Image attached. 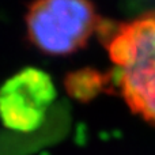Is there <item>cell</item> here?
<instances>
[{
	"mask_svg": "<svg viewBox=\"0 0 155 155\" xmlns=\"http://www.w3.org/2000/svg\"><path fill=\"white\" fill-rule=\"evenodd\" d=\"M106 49L124 102L155 125V10L118 25Z\"/></svg>",
	"mask_w": 155,
	"mask_h": 155,
	"instance_id": "cell-1",
	"label": "cell"
},
{
	"mask_svg": "<svg viewBox=\"0 0 155 155\" xmlns=\"http://www.w3.org/2000/svg\"><path fill=\"white\" fill-rule=\"evenodd\" d=\"M25 21L31 44L52 56L82 49L101 23L90 0H34Z\"/></svg>",
	"mask_w": 155,
	"mask_h": 155,
	"instance_id": "cell-2",
	"label": "cell"
},
{
	"mask_svg": "<svg viewBox=\"0 0 155 155\" xmlns=\"http://www.w3.org/2000/svg\"><path fill=\"white\" fill-rule=\"evenodd\" d=\"M56 98V86L46 71L23 68L0 87V120L11 131L33 132L44 124Z\"/></svg>",
	"mask_w": 155,
	"mask_h": 155,
	"instance_id": "cell-3",
	"label": "cell"
}]
</instances>
